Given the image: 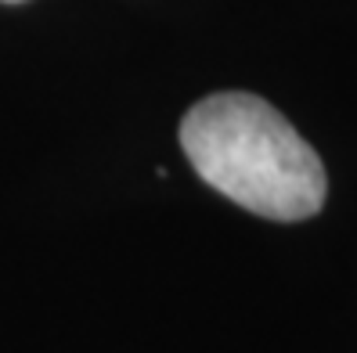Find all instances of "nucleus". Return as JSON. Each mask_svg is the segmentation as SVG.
Listing matches in <instances>:
<instances>
[{"mask_svg":"<svg viewBox=\"0 0 357 353\" xmlns=\"http://www.w3.org/2000/svg\"><path fill=\"white\" fill-rule=\"evenodd\" d=\"M192 170L264 220L296 223L325 205L328 177L300 130L257 94H209L181 119Z\"/></svg>","mask_w":357,"mask_h":353,"instance_id":"f257e3e1","label":"nucleus"},{"mask_svg":"<svg viewBox=\"0 0 357 353\" xmlns=\"http://www.w3.org/2000/svg\"><path fill=\"white\" fill-rule=\"evenodd\" d=\"M4 4H22V0H4Z\"/></svg>","mask_w":357,"mask_h":353,"instance_id":"f03ea898","label":"nucleus"}]
</instances>
